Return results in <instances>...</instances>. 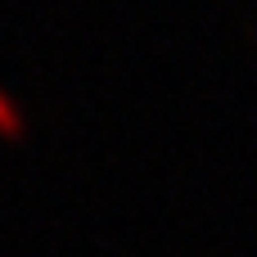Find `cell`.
<instances>
[{
    "instance_id": "1",
    "label": "cell",
    "mask_w": 257,
    "mask_h": 257,
    "mask_svg": "<svg viewBox=\"0 0 257 257\" xmlns=\"http://www.w3.org/2000/svg\"><path fill=\"white\" fill-rule=\"evenodd\" d=\"M0 140L5 145H23L27 140V117H23V108H18V99L0 86Z\"/></svg>"
}]
</instances>
